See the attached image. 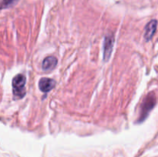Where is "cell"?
<instances>
[{
    "label": "cell",
    "mask_w": 158,
    "mask_h": 157,
    "mask_svg": "<svg viewBox=\"0 0 158 157\" xmlns=\"http://www.w3.org/2000/svg\"><path fill=\"white\" fill-rule=\"evenodd\" d=\"M157 26V21L155 19L151 20V22L147 24L145 26V33H144V38L146 41H149L154 36V33L156 32Z\"/></svg>",
    "instance_id": "5b68a950"
},
{
    "label": "cell",
    "mask_w": 158,
    "mask_h": 157,
    "mask_svg": "<svg viewBox=\"0 0 158 157\" xmlns=\"http://www.w3.org/2000/svg\"><path fill=\"white\" fill-rule=\"evenodd\" d=\"M58 61L57 58L55 56H48L44 58L43 63H42V66H43V69L45 72H49V71L52 70L56 68Z\"/></svg>",
    "instance_id": "8992f818"
},
{
    "label": "cell",
    "mask_w": 158,
    "mask_h": 157,
    "mask_svg": "<svg viewBox=\"0 0 158 157\" xmlns=\"http://www.w3.org/2000/svg\"><path fill=\"white\" fill-rule=\"evenodd\" d=\"M156 102H157V98H156L154 92H151L146 95V97L142 101L141 106H140V116H139L138 119L139 123L143 122L148 117V114L155 106Z\"/></svg>",
    "instance_id": "6da1fadb"
},
{
    "label": "cell",
    "mask_w": 158,
    "mask_h": 157,
    "mask_svg": "<svg viewBox=\"0 0 158 157\" xmlns=\"http://www.w3.org/2000/svg\"><path fill=\"white\" fill-rule=\"evenodd\" d=\"M18 1L19 0H2V9H8V8L12 7L14 5L16 4V2Z\"/></svg>",
    "instance_id": "52a82bcc"
},
{
    "label": "cell",
    "mask_w": 158,
    "mask_h": 157,
    "mask_svg": "<svg viewBox=\"0 0 158 157\" xmlns=\"http://www.w3.org/2000/svg\"><path fill=\"white\" fill-rule=\"evenodd\" d=\"M26 76L23 74H18L13 78L12 82V91L15 97L23 98L26 95Z\"/></svg>",
    "instance_id": "7a4b0ae2"
},
{
    "label": "cell",
    "mask_w": 158,
    "mask_h": 157,
    "mask_svg": "<svg viewBox=\"0 0 158 157\" xmlns=\"http://www.w3.org/2000/svg\"><path fill=\"white\" fill-rule=\"evenodd\" d=\"M114 44V37L113 35H108L105 37L103 43V60L108 61L110 58Z\"/></svg>",
    "instance_id": "3957f363"
},
{
    "label": "cell",
    "mask_w": 158,
    "mask_h": 157,
    "mask_svg": "<svg viewBox=\"0 0 158 157\" xmlns=\"http://www.w3.org/2000/svg\"><path fill=\"white\" fill-rule=\"evenodd\" d=\"M56 86V81L49 78H42L39 82V88L43 92L52 90Z\"/></svg>",
    "instance_id": "277c9868"
}]
</instances>
